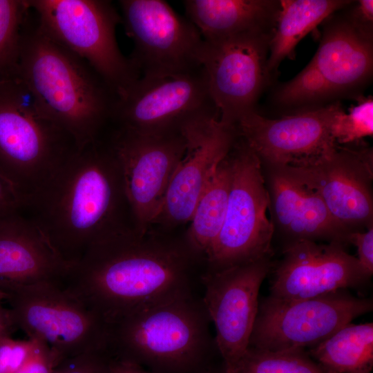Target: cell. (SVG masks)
I'll return each mask as SVG.
<instances>
[{"instance_id": "1", "label": "cell", "mask_w": 373, "mask_h": 373, "mask_svg": "<svg viewBox=\"0 0 373 373\" xmlns=\"http://www.w3.org/2000/svg\"><path fill=\"white\" fill-rule=\"evenodd\" d=\"M205 263L186 241L132 225L91 245L61 287L106 323L127 313L198 293ZM206 264V263H205Z\"/></svg>"}, {"instance_id": "2", "label": "cell", "mask_w": 373, "mask_h": 373, "mask_svg": "<svg viewBox=\"0 0 373 373\" xmlns=\"http://www.w3.org/2000/svg\"><path fill=\"white\" fill-rule=\"evenodd\" d=\"M26 208L70 267L94 243L131 225L119 169L104 136L73 153Z\"/></svg>"}, {"instance_id": "3", "label": "cell", "mask_w": 373, "mask_h": 373, "mask_svg": "<svg viewBox=\"0 0 373 373\" xmlns=\"http://www.w3.org/2000/svg\"><path fill=\"white\" fill-rule=\"evenodd\" d=\"M18 77L77 150L112 122L117 95L85 60L45 33L30 12L21 32Z\"/></svg>"}, {"instance_id": "4", "label": "cell", "mask_w": 373, "mask_h": 373, "mask_svg": "<svg viewBox=\"0 0 373 373\" xmlns=\"http://www.w3.org/2000/svg\"><path fill=\"white\" fill-rule=\"evenodd\" d=\"M211 323L199 293L180 296L106 323L105 350L154 373H202L218 352Z\"/></svg>"}, {"instance_id": "5", "label": "cell", "mask_w": 373, "mask_h": 373, "mask_svg": "<svg viewBox=\"0 0 373 373\" xmlns=\"http://www.w3.org/2000/svg\"><path fill=\"white\" fill-rule=\"evenodd\" d=\"M77 150L18 76L0 81V169L22 193L26 207Z\"/></svg>"}, {"instance_id": "6", "label": "cell", "mask_w": 373, "mask_h": 373, "mask_svg": "<svg viewBox=\"0 0 373 373\" xmlns=\"http://www.w3.org/2000/svg\"><path fill=\"white\" fill-rule=\"evenodd\" d=\"M0 299L14 328L62 361L105 350L106 322L59 284L0 282Z\"/></svg>"}, {"instance_id": "7", "label": "cell", "mask_w": 373, "mask_h": 373, "mask_svg": "<svg viewBox=\"0 0 373 373\" xmlns=\"http://www.w3.org/2000/svg\"><path fill=\"white\" fill-rule=\"evenodd\" d=\"M50 37L85 60L117 97L140 74L119 50L115 30L122 17L107 0H28Z\"/></svg>"}, {"instance_id": "8", "label": "cell", "mask_w": 373, "mask_h": 373, "mask_svg": "<svg viewBox=\"0 0 373 373\" xmlns=\"http://www.w3.org/2000/svg\"><path fill=\"white\" fill-rule=\"evenodd\" d=\"M231 180L222 229L206 255L215 271L274 255V224L267 216L269 195L260 160L238 135L229 152Z\"/></svg>"}, {"instance_id": "9", "label": "cell", "mask_w": 373, "mask_h": 373, "mask_svg": "<svg viewBox=\"0 0 373 373\" xmlns=\"http://www.w3.org/2000/svg\"><path fill=\"white\" fill-rule=\"evenodd\" d=\"M114 126L104 137L119 169L132 226L144 233L160 213L186 139L179 131L145 133Z\"/></svg>"}, {"instance_id": "10", "label": "cell", "mask_w": 373, "mask_h": 373, "mask_svg": "<svg viewBox=\"0 0 373 373\" xmlns=\"http://www.w3.org/2000/svg\"><path fill=\"white\" fill-rule=\"evenodd\" d=\"M220 119L202 66L189 73L140 77L117 97L111 124L145 133L179 131Z\"/></svg>"}, {"instance_id": "11", "label": "cell", "mask_w": 373, "mask_h": 373, "mask_svg": "<svg viewBox=\"0 0 373 373\" xmlns=\"http://www.w3.org/2000/svg\"><path fill=\"white\" fill-rule=\"evenodd\" d=\"M122 23L133 42L128 57L140 77L189 73L202 67L203 38L187 18L162 0H120Z\"/></svg>"}, {"instance_id": "12", "label": "cell", "mask_w": 373, "mask_h": 373, "mask_svg": "<svg viewBox=\"0 0 373 373\" xmlns=\"http://www.w3.org/2000/svg\"><path fill=\"white\" fill-rule=\"evenodd\" d=\"M372 308V299L347 290L294 300L269 296L259 301L249 347L271 351L311 347Z\"/></svg>"}, {"instance_id": "13", "label": "cell", "mask_w": 373, "mask_h": 373, "mask_svg": "<svg viewBox=\"0 0 373 373\" xmlns=\"http://www.w3.org/2000/svg\"><path fill=\"white\" fill-rule=\"evenodd\" d=\"M361 142L338 144L313 160L277 167L318 193L349 233L373 227V151Z\"/></svg>"}, {"instance_id": "14", "label": "cell", "mask_w": 373, "mask_h": 373, "mask_svg": "<svg viewBox=\"0 0 373 373\" xmlns=\"http://www.w3.org/2000/svg\"><path fill=\"white\" fill-rule=\"evenodd\" d=\"M273 265L271 258H265L202 276V300L216 328L224 373H233L249 348L259 290Z\"/></svg>"}, {"instance_id": "15", "label": "cell", "mask_w": 373, "mask_h": 373, "mask_svg": "<svg viewBox=\"0 0 373 373\" xmlns=\"http://www.w3.org/2000/svg\"><path fill=\"white\" fill-rule=\"evenodd\" d=\"M271 38L269 34L247 33L203 39L200 64L222 122L236 126L242 116L256 110L271 79L267 72Z\"/></svg>"}, {"instance_id": "16", "label": "cell", "mask_w": 373, "mask_h": 373, "mask_svg": "<svg viewBox=\"0 0 373 373\" xmlns=\"http://www.w3.org/2000/svg\"><path fill=\"white\" fill-rule=\"evenodd\" d=\"M342 108L336 102L276 119L254 110L242 116L236 127L262 167H284L313 160L336 147L332 126Z\"/></svg>"}, {"instance_id": "17", "label": "cell", "mask_w": 373, "mask_h": 373, "mask_svg": "<svg viewBox=\"0 0 373 373\" xmlns=\"http://www.w3.org/2000/svg\"><path fill=\"white\" fill-rule=\"evenodd\" d=\"M338 242H286L283 258L273 265L269 296L283 300L312 298L364 286L371 276Z\"/></svg>"}, {"instance_id": "18", "label": "cell", "mask_w": 373, "mask_h": 373, "mask_svg": "<svg viewBox=\"0 0 373 373\" xmlns=\"http://www.w3.org/2000/svg\"><path fill=\"white\" fill-rule=\"evenodd\" d=\"M183 135L186 149L173 173L155 222L169 227L189 222L200 197L238 133L236 126L219 119L194 126Z\"/></svg>"}, {"instance_id": "19", "label": "cell", "mask_w": 373, "mask_h": 373, "mask_svg": "<svg viewBox=\"0 0 373 373\" xmlns=\"http://www.w3.org/2000/svg\"><path fill=\"white\" fill-rule=\"evenodd\" d=\"M262 168L267 170L265 182L274 233L277 231L283 236L286 242L308 240L350 245V233L335 222L318 193L281 168Z\"/></svg>"}, {"instance_id": "20", "label": "cell", "mask_w": 373, "mask_h": 373, "mask_svg": "<svg viewBox=\"0 0 373 373\" xmlns=\"http://www.w3.org/2000/svg\"><path fill=\"white\" fill-rule=\"evenodd\" d=\"M320 45L312 59L329 84L335 97H359L373 72V37L347 19L343 9L323 22Z\"/></svg>"}, {"instance_id": "21", "label": "cell", "mask_w": 373, "mask_h": 373, "mask_svg": "<svg viewBox=\"0 0 373 373\" xmlns=\"http://www.w3.org/2000/svg\"><path fill=\"white\" fill-rule=\"evenodd\" d=\"M70 267L30 218L20 212L0 218V282L61 285Z\"/></svg>"}, {"instance_id": "22", "label": "cell", "mask_w": 373, "mask_h": 373, "mask_svg": "<svg viewBox=\"0 0 373 373\" xmlns=\"http://www.w3.org/2000/svg\"><path fill=\"white\" fill-rule=\"evenodd\" d=\"M183 4L205 41L247 33L272 35L280 9L275 0H186Z\"/></svg>"}, {"instance_id": "23", "label": "cell", "mask_w": 373, "mask_h": 373, "mask_svg": "<svg viewBox=\"0 0 373 373\" xmlns=\"http://www.w3.org/2000/svg\"><path fill=\"white\" fill-rule=\"evenodd\" d=\"M275 28L269 44L267 72L271 76L286 58H293L298 43L349 0H280Z\"/></svg>"}, {"instance_id": "24", "label": "cell", "mask_w": 373, "mask_h": 373, "mask_svg": "<svg viewBox=\"0 0 373 373\" xmlns=\"http://www.w3.org/2000/svg\"><path fill=\"white\" fill-rule=\"evenodd\" d=\"M309 354L326 373H371L373 324L348 323L311 347Z\"/></svg>"}, {"instance_id": "25", "label": "cell", "mask_w": 373, "mask_h": 373, "mask_svg": "<svg viewBox=\"0 0 373 373\" xmlns=\"http://www.w3.org/2000/svg\"><path fill=\"white\" fill-rule=\"evenodd\" d=\"M231 180V162L228 153L200 197L184 236L191 248L204 260L224 222Z\"/></svg>"}, {"instance_id": "26", "label": "cell", "mask_w": 373, "mask_h": 373, "mask_svg": "<svg viewBox=\"0 0 373 373\" xmlns=\"http://www.w3.org/2000/svg\"><path fill=\"white\" fill-rule=\"evenodd\" d=\"M28 0H0V81L18 76L21 32Z\"/></svg>"}, {"instance_id": "27", "label": "cell", "mask_w": 373, "mask_h": 373, "mask_svg": "<svg viewBox=\"0 0 373 373\" xmlns=\"http://www.w3.org/2000/svg\"><path fill=\"white\" fill-rule=\"evenodd\" d=\"M233 373H326L305 349L271 351L249 347Z\"/></svg>"}, {"instance_id": "28", "label": "cell", "mask_w": 373, "mask_h": 373, "mask_svg": "<svg viewBox=\"0 0 373 373\" xmlns=\"http://www.w3.org/2000/svg\"><path fill=\"white\" fill-rule=\"evenodd\" d=\"M334 98L329 84L312 60L293 79L279 87L274 97L280 106L303 109L323 106V102Z\"/></svg>"}, {"instance_id": "29", "label": "cell", "mask_w": 373, "mask_h": 373, "mask_svg": "<svg viewBox=\"0 0 373 373\" xmlns=\"http://www.w3.org/2000/svg\"><path fill=\"white\" fill-rule=\"evenodd\" d=\"M357 101L348 113L342 108L334 117L332 135L338 145L359 142L373 134V98L360 96Z\"/></svg>"}, {"instance_id": "30", "label": "cell", "mask_w": 373, "mask_h": 373, "mask_svg": "<svg viewBox=\"0 0 373 373\" xmlns=\"http://www.w3.org/2000/svg\"><path fill=\"white\" fill-rule=\"evenodd\" d=\"M38 341L14 339L11 336L0 339V373H17L30 359Z\"/></svg>"}, {"instance_id": "31", "label": "cell", "mask_w": 373, "mask_h": 373, "mask_svg": "<svg viewBox=\"0 0 373 373\" xmlns=\"http://www.w3.org/2000/svg\"><path fill=\"white\" fill-rule=\"evenodd\" d=\"M105 350L84 353L64 360L53 373H105L110 360Z\"/></svg>"}, {"instance_id": "32", "label": "cell", "mask_w": 373, "mask_h": 373, "mask_svg": "<svg viewBox=\"0 0 373 373\" xmlns=\"http://www.w3.org/2000/svg\"><path fill=\"white\" fill-rule=\"evenodd\" d=\"M26 208V200L16 184L0 169V218Z\"/></svg>"}, {"instance_id": "33", "label": "cell", "mask_w": 373, "mask_h": 373, "mask_svg": "<svg viewBox=\"0 0 373 373\" xmlns=\"http://www.w3.org/2000/svg\"><path fill=\"white\" fill-rule=\"evenodd\" d=\"M62 361L46 345L38 341L34 354L17 373H53Z\"/></svg>"}, {"instance_id": "34", "label": "cell", "mask_w": 373, "mask_h": 373, "mask_svg": "<svg viewBox=\"0 0 373 373\" xmlns=\"http://www.w3.org/2000/svg\"><path fill=\"white\" fill-rule=\"evenodd\" d=\"M347 19L363 33L373 37V1L359 0L344 8Z\"/></svg>"}, {"instance_id": "35", "label": "cell", "mask_w": 373, "mask_h": 373, "mask_svg": "<svg viewBox=\"0 0 373 373\" xmlns=\"http://www.w3.org/2000/svg\"><path fill=\"white\" fill-rule=\"evenodd\" d=\"M349 244L357 250V259L363 269L372 276L373 274V227L365 231H356L348 236Z\"/></svg>"}, {"instance_id": "36", "label": "cell", "mask_w": 373, "mask_h": 373, "mask_svg": "<svg viewBox=\"0 0 373 373\" xmlns=\"http://www.w3.org/2000/svg\"><path fill=\"white\" fill-rule=\"evenodd\" d=\"M105 373H154L132 362L111 359Z\"/></svg>"}, {"instance_id": "37", "label": "cell", "mask_w": 373, "mask_h": 373, "mask_svg": "<svg viewBox=\"0 0 373 373\" xmlns=\"http://www.w3.org/2000/svg\"><path fill=\"white\" fill-rule=\"evenodd\" d=\"M13 329L8 309L0 299V339L11 336Z\"/></svg>"}, {"instance_id": "38", "label": "cell", "mask_w": 373, "mask_h": 373, "mask_svg": "<svg viewBox=\"0 0 373 373\" xmlns=\"http://www.w3.org/2000/svg\"><path fill=\"white\" fill-rule=\"evenodd\" d=\"M202 373H224L223 369L222 370H217L213 367L209 368V370L203 372Z\"/></svg>"}]
</instances>
